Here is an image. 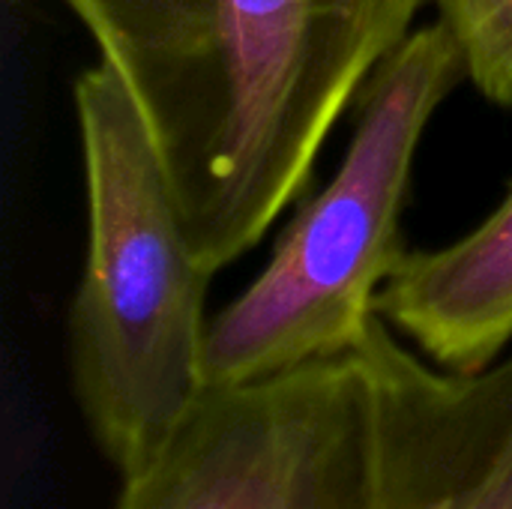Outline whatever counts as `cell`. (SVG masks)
Wrapping results in <instances>:
<instances>
[{"label":"cell","instance_id":"6da1fadb","mask_svg":"<svg viewBox=\"0 0 512 509\" xmlns=\"http://www.w3.org/2000/svg\"><path fill=\"white\" fill-rule=\"evenodd\" d=\"M129 90L207 273L255 249L423 0H63Z\"/></svg>","mask_w":512,"mask_h":509},{"label":"cell","instance_id":"7a4b0ae2","mask_svg":"<svg viewBox=\"0 0 512 509\" xmlns=\"http://www.w3.org/2000/svg\"><path fill=\"white\" fill-rule=\"evenodd\" d=\"M87 255L69 309L72 393L96 450L141 471L201 399L207 282L150 132L108 63L75 81Z\"/></svg>","mask_w":512,"mask_h":509},{"label":"cell","instance_id":"3957f363","mask_svg":"<svg viewBox=\"0 0 512 509\" xmlns=\"http://www.w3.org/2000/svg\"><path fill=\"white\" fill-rule=\"evenodd\" d=\"M465 78L444 21L411 30L360 90L336 177L282 231L255 282L207 327L204 387H240L354 354L381 285L405 258L399 216L438 105Z\"/></svg>","mask_w":512,"mask_h":509},{"label":"cell","instance_id":"277c9868","mask_svg":"<svg viewBox=\"0 0 512 509\" xmlns=\"http://www.w3.org/2000/svg\"><path fill=\"white\" fill-rule=\"evenodd\" d=\"M117 509H369V393L357 354L207 387Z\"/></svg>","mask_w":512,"mask_h":509},{"label":"cell","instance_id":"5b68a950","mask_svg":"<svg viewBox=\"0 0 512 509\" xmlns=\"http://www.w3.org/2000/svg\"><path fill=\"white\" fill-rule=\"evenodd\" d=\"M354 354L369 393V509H512V351L474 375L447 372L375 315Z\"/></svg>","mask_w":512,"mask_h":509},{"label":"cell","instance_id":"8992f818","mask_svg":"<svg viewBox=\"0 0 512 509\" xmlns=\"http://www.w3.org/2000/svg\"><path fill=\"white\" fill-rule=\"evenodd\" d=\"M375 312L447 372L495 366L512 345V186L468 237L435 252H405Z\"/></svg>","mask_w":512,"mask_h":509},{"label":"cell","instance_id":"52a82bcc","mask_svg":"<svg viewBox=\"0 0 512 509\" xmlns=\"http://www.w3.org/2000/svg\"><path fill=\"white\" fill-rule=\"evenodd\" d=\"M453 33L465 78L492 105H512V0H435Z\"/></svg>","mask_w":512,"mask_h":509}]
</instances>
